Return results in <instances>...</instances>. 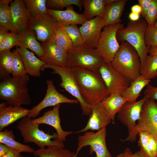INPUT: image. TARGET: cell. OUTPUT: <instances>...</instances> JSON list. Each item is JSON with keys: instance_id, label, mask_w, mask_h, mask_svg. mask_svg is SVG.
<instances>
[{"instance_id": "1", "label": "cell", "mask_w": 157, "mask_h": 157, "mask_svg": "<svg viewBox=\"0 0 157 157\" xmlns=\"http://www.w3.org/2000/svg\"><path fill=\"white\" fill-rule=\"evenodd\" d=\"M71 69L75 74L82 98L92 108L110 95L99 73L81 67Z\"/></svg>"}, {"instance_id": "2", "label": "cell", "mask_w": 157, "mask_h": 157, "mask_svg": "<svg viewBox=\"0 0 157 157\" xmlns=\"http://www.w3.org/2000/svg\"><path fill=\"white\" fill-rule=\"evenodd\" d=\"M110 64L130 82L141 75V65L139 55L127 42L121 43Z\"/></svg>"}, {"instance_id": "3", "label": "cell", "mask_w": 157, "mask_h": 157, "mask_svg": "<svg viewBox=\"0 0 157 157\" xmlns=\"http://www.w3.org/2000/svg\"><path fill=\"white\" fill-rule=\"evenodd\" d=\"M29 78L28 74L13 78H4L0 83V99L8 105H28L31 100L27 85Z\"/></svg>"}, {"instance_id": "4", "label": "cell", "mask_w": 157, "mask_h": 157, "mask_svg": "<svg viewBox=\"0 0 157 157\" xmlns=\"http://www.w3.org/2000/svg\"><path fill=\"white\" fill-rule=\"evenodd\" d=\"M148 24L144 19L136 21H129L126 27L120 29L117 32L118 42H127L132 46L138 53L141 62V71L150 47L146 46L144 35Z\"/></svg>"}, {"instance_id": "5", "label": "cell", "mask_w": 157, "mask_h": 157, "mask_svg": "<svg viewBox=\"0 0 157 157\" xmlns=\"http://www.w3.org/2000/svg\"><path fill=\"white\" fill-rule=\"evenodd\" d=\"M32 120L26 116L21 119L17 124V128L24 142L33 143L40 149L54 146L64 147L63 142L56 140L58 137L57 133L52 134L45 133L39 129V124L33 122Z\"/></svg>"}, {"instance_id": "6", "label": "cell", "mask_w": 157, "mask_h": 157, "mask_svg": "<svg viewBox=\"0 0 157 157\" xmlns=\"http://www.w3.org/2000/svg\"><path fill=\"white\" fill-rule=\"evenodd\" d=\"M67 67H79L99 73L100 67L105 62L94 48L84 45L74 47L67 51Z\"/></svg>"}, {"instance_id": "7", "label": "cell", "mask_w": 157, "mask_h": 157, "mask_svg": "<svg viewBox=\"0 0 157 157\" xmlns=\"http://www.w3.org/2000/svg\"><path fill=\"white\" fill-rule=\"evenodd\" d=\"M147 131L157 140V102L152 99H148L142 106L140 119L133 130L122 142H135L139 132Z\"/></svg>"}, {"instance_id": "8", "label": "cell", "mask_w": 157, "mask_h": 157, "mask_svg": "<svg viewBox=\"0 0 157 157\" xmlns=\"http://www.w3.org/2000/svg\"><path fill=\"white\" fill-rule=\"evenodd\" d=\"M45 68L52 69L53 71L52 73L59 75L61 80L60 86L78 100L81 106L83 115H90L92 112V108L87 104L82 98L72 69L68 67H63L44 64L42 71Z\"/></svg>"}, {"instance_id": "9", "label": "cell", "mask_w": 157, "mask_h": 157, "mask_svg": "<svg viewBox=\"0 0 157 157\" xmlns=\"http://www.w3.org/2000/svg\"><path fill=\"white\" fill-rule=\"evenodd\" d=\"M124 27L123 24L120 23L103 28L95 49L105 62L110 63L119 48L117 33L118 30Z\"/></svg>"}, {"instance_id": "10", "label": "cell", "mask_w": 157, "mask_h": 157, "mask_svg": "<svg viewBox=\"0 0 157 157\" xmlns=\"http://www.w3.org/2000/svg\"><path fill=\"white\" fill-rule=\"evenodd\" d=\"M107 131L104 128L94 133L93 131L85 132L82 135L78 137V147L74 157H76L78 153L83 147L90 146V152H94L95 157H112L108 151L106 145V138Z\"/></svg>"}, {"instance_id": "11", "label": "cell", "mask_w": 157, "mask_h": 157, "mask_svg": "<svg viewBox=\"0 0 157 157\" xmlns=\"http://www.w3.org/2000/svg\"><path fill=\"white\" fill-rule=\"evenodd\" d=\"M57 22L48 14H40L30 17L27 30L35 31L37 39L42 42L47 43L53 39Z\"/></svg>"}, {"instance_id": "12", "label": "cell", "mask_w": 157, "mask_h": 157, "mask_svg": "<svg viewBox=\"0 0 157 157\" xmlns=\"http://www.w3.org/2000/svg\"><path fill=\"white\" fill-rule=\"evenodd\" d=\"M99 72L110 95H121L130 84V82L115 70L110 63L104 62L99 68Z\"/></svg>"}, {"instance_id": "13", "label": "cell", "mask_w": 157, "mask_h": 157, "mask_svg": "<svg viewBox=\"0 0 157 157\" xmlns=\"http://www.w3.org/2000/svg\"><path fill=\"white\" fill-rule=\"evenodd\" d=\"M47 88L45 96L38 104L30 110L28 117L35 118L44 108L49 106H54L63 103L77 104V100L71 99L59 92L56 90L52 80L46 81Z\"/></svg>"}, {"instance_id": "14", "label": "cell", "mask_w": 157, "mask_h": 157, "mask_svg": "<svg viewBox=\"0 0 157 157\" xmlns=\"http://www.w3.org/2000/svg\"><path fill=\"white\" fill-rule=\"evenodd\" d=\"M106 26L103 17L97 16L87 20L79 27L83 45L95 49L100 38L101 30Z\"/></svg>"}, {"instance_id": "15", "label": "cell", "mask_w": 157, "mask_h": 157, "mask_svg": "<svg viewBox=\"0 0 157 157\" xmlns=\"http://www.w3.org/2000/svg\"><path fill=\"white\" fill-rule=\"evenodd\" d=\"M147 99L144 97L135 103L126 102L117 113V117L127 127L128 133L136 126V121L140 118L143 104Z\"/></svg>"}, {"instance_id": "16", "label": "cell", "mask_w": 157, "mask_h": 157, "mask_svg": "<svg viewBox=\"0 0 157 157\" xmlns=\"http://www.w3.org/2000/svg\"><path fill=\"white\" fill-rule=\"evenodd\" d=\"M12 24L11 32L16 34L27 30L30 15L24 0H15L10 3Z\"/></svg>"}, {"instance_id": "17", "label": "cell", "mask_w": 157, "mask_h": 157, "mask_svg": "<svg viewBox=\"0 0 157 157\" xmlns=\"http://www.w3.org/2000/svg\"><path fill=\"white\" fill-rule=\"evenodd\" d=\"M41 44L44 53L39 58L45 64L67 67V51L57 45L54 39L48 42H42Z\"/></svg>"}, {"instance_id": "18", "label": "cell", "mask_w": 157, "mask_h": 157, "mask_svg": "<svg viewBox=\"0 0 157 157\" xmlns=\"http://www.w3.org/2000/svg\"><path fill=\"white\" fill-rule=\"evenodd\" d=\"M66 8L64 10L47 8V14L54 19L59 25L61 26L74 24L82 25L88 20L83 14H79L76 12L72 5Z\"/></svg>"}, {"instance_id": "19", "label": "cell", "mask_w": 157, "mask_h": 157, "mask_svg": "<svg viewBox=\"0 0 157 157\" xmlns=\"http://www.w3.org/2000/svg\"><path fill=\"white\" fill-rule=\"evenodd\" d=\"M60 106V104H59L54 106L52 109L45 112L42 116L32 119V121L39 124H45L53 127L56 130L58 135L56 140L63 142L65 140L66 137L73 132L64 131L62 129L59 115Z\"/></svg>"}, {"instance_id": "20", "label": "cell", "mask_w": 157, "mask_h": 157, "mask_svg": "<svg viewBox=\"0 0 157 157\" xmlns=\"http://www.w3.org/2000/svg\"><path fill=\"white\" fill-rule=\"evenodd\" d=\"M30 110L20 106L0 104V132L4 128L17 120L27 116Z\"/></svg>"}, {"instance_id": "21", "label": "cell", "mask_w": 157, "mask_h": 157, "mask_svg": "<svg viewBox=\"0 0 157 157\" xmlns=\"http://www.w3.org/2000/svg\"><path fill=\"white\" fill-rule=\"evenodd\" d=\"M89 116L85 127L76 133L83 132L89 130L98 131L112 122L106 110L100 103L92 108V112Z\"/></svg>"}, {"instance_id": "22", "label": "cell", "mask_w": 157, "mask_h": 157, "mask_svg": "<svg viewBox=\"0 0 157 157\" xmlns=\"http://www.w3.org/2000/svg\"><path fill=\"white\" fill-rule=\"evenodd\" d=\"M16 48L21 55L27 73L33 77L40 76L41 71H42L45 63L27 49L22 47Z\"/></svg>"}, {"instance_id": "23", "label": "cell", "mask_w": 157, "mask_h": 157, "mask_svg": "<svg viewBox=\"0 0 157 157\" xmlns=\"http://www.w3.org/2000/svg\"><path fill=\"white\" fill-rule=\"evenodd\" d=\"M127 1L114 0L105 6L103 18L106 26L121 23V17Z\"/></svg>"}, {"instance_id": "24", "label": "cell", "mask_w": 157, "mask_h": 157, "mask_svg": "<svg viewBox=\"0 0 157 157\" xmlns=\"http://www.w3.org/2000/svg\"><path fill=\"white\" fill-rule=\"evenodd\" d=\"M127 100L121 94L114 93L110 95L101 103L105 108L112 120V123L115 124V117L118 113L123 104Z\"/></svg>"}, {"instance_id": "25", "label": "cell", "mask_w": 157, "mask_h": 157, "mask_svg": "<svg viewBox=\"0 0 157 157\" xmlns=\"http://www.w3.org/2000/svg\"><path fill=\"white\" fill-rule=\"evenodd\" d=\"M35 32L27 30L17 34L21 47L30 49L39 58L44 55V51L41 44L37 41Z\"/></svg>"}, {"instance_id": "26", "label": "cell", "mask_w": 157, "mask_h": 157, "mask_svg": "<svg viewBox=\"0 0 157 157\" xmlns=\"http://www.w3.org/2000/svg\"><path fill=\"white\" fill-rule=\"evenodd\" d=\"M138 146L146 157H157V140L146 131L138 134Z\"/></svg>"}, {"instance_id": "27", "label": "cell", "mask_w": 157, "mask_h": 157, "mask_svg": "<svg viewBox=\"0 0 157 157\" xmlns=\"http://www.w3.org/2000/svg\"><path fill=\"white\" fill-rule=\"evenodd\" d=\"M151 80L144 78L141 75L131 82L129 86L121 95L131 103L137 101L138 97L141 95L140 93L143 89L149 83Z\"/></svg>"}, {"instance_id": "28", "label": "cell", "mask_w": 157, "mask_h": 157, "mask_svg": "<svg viewBox=\"0 0 157 157\" xmlns=\"http://www.w3.org/2000/svg\"><path fill=\"white\" fill-rule=\"evenodd\" d=\"M84 9L83 14L88 20L95 16L103 17L106 6L105 0H82Z\"/></svg>"}, {"instance_id": "29", "label": "cell", "mask_w": 157, "mask_h": 157, "mask_svg": "<svg viewBox=\"0 0 157 157\" xmlns=\"http://www.w3.org/2000/svg\"><path fill=\"white\" fill-rule=\"evenodd\" d=\"M15 138L13 130L5 129L0 132V143L5 144L20 153H33L35 151L29 146L21 143L15 140Z\"/></svg>"}, {"instance_id": "30", "label": "cell", "mask_w": 157, "mask_h": 157, "mask_svg": "<svg viewBox=\"0 0 157 157\" xmlns=\"http://www.w3.org/2000/svg\"><path fill=\"white\" fill-rule=\"evenodd\" d=\"M33 153L35 156L38 157H74L75 154L64 147L57 146L39 149Z\"/></svg>"}, {"instance_id": "31", "label": "cell", "mask_w": 157, "mask_h": 157, "mask_svg": "<svg viewBox=\"0 0 157 157\" xmlns=\"http://www.w3.org/2000/svg\"><path fill=\"white\" fill-rule=\"evenodd\" d=\"M13 53L10 50L0 51V78L1 81L4 78L11 77Z\"/></svg>"}, {"instance_id": "32", "label": "cell", "mask_w": 157, "mask_h": 157, "mask_svg": "<svg viewBox=\"0 0 157 157\" xmlns=\"http://www.w3.org/2000/svg\"><path fill=\"white\" fill-rule=\"evenodd\" d=\"M13 0H0V26H2L11 31L12 18L9 4Z\"/></svg>"}, {"instance_id": "33", "label": "cell", "mask_w": 157, "mask_h": 157, "mask_svg": "<svg viewBox=\"0 0 157 157\" xmlns=\"http://www.w3.org/2000/svg\"><path fill=\"white\" fill-rule=\"evenodd\" d=\"M141 75L145 79L150 80L157 76V56L147 55Z\"/></svg>"}, {"instance_id": "34", "label": "cell", "mask_w": 157, "mask_h": 157, "mask_svg": "<svg viewBox=\"0 0 157 157\" xmlns=\"http://www.w3.org/2000/svg\"><path fill=\"white\" fill-rule=\"evenodd\" d=\"M53 39L57 45L67 51L74 48L72 42L63 26H58Z\"/></svg>"}, {"instance_id": "35", "label": "cell", "mask_w": 157, "mask_h": 157, "mask_svg": "<svg viewBox=\"0 0 157 157\" xmlns=\"http://www.w3.org/2000/svg\"><path fill=\"white\" fill-rule=\"evenodd\" d=\"M13 60L12 75L16 78L25 75L27 73L21 55L16 48L12 52Z\"/></svg>"}, {"instance_id": "36", "label": "cell", "mask_w": 157, "mask_h": 157, "mask_svg": "<svg viewBox=\"0 0 157 157\" xmlns=\"http://www.w3.org/2000/svg\"><path fill=\"white\" fill-rule=\"evenodd\" d=\"M72 5L77 6L81 11L83 6L82 0H47V8L62 10L64 8Z\"/></svg>"}, {"instance_id": "37", "label": "cell", "mask_w": 157, "mask_h": 157, "mask_svg": "<svg viewBox=\"0 0 157 157\" xmlns=\"http://www.w3.org/2000/svg\"><path fill=\"white\" fill-rule=\"evenodd\" d=\"M28 7L30 16L33 17L40 14H47V0H25Z\"/></svg>"}, {"instance_id": "38", "label": "cell", "mask_w": 157, "mask_h": 157, "mask_svg": "<svg viewBox=\"0 0 157 157\" xmlns=\"http://www.w3.org/2000/svg\"><path fill=\"white\" fill-rule=\"evenodd\" d=\"M63 26L72 41L74 47L83 45L82 38L77 24Z\"/></svg>"}, {"instance_id": "39", "label": "cell", "mask_w": 157, "mask_h": 157, "mask_svg": "<svg viewBox=\"0 0 157 157\" xmlns=\"http://www.w3.org/2000/svg\"><path fill=\"white\" fill-rule=\"evenodd\" d=\"M15 46L20 47L21 44L17 38V34L11 32L8 34L0 44V51L5 50H10Z\"/></svg>"}, {"instance_id": "40", "label": "cell", "mask_w": 157, "mask_h": 157, "mask_svg": "<svg viewBox=\"0 0 157 157\" xmlns=\"http://www.w3.org/2000/svg\"><path fill=\"white\" fill-rule=\"evenodd\" d=\"M144 19L148 27H153L157 20V0H151Z\"/></svg>"}, {"instance_id": "41", "label": "cell", "mask_w": 157, "mask_h": 157, "mask_svg": "<svg viewBox=\"0 0 157 157\" xmlns=\"http://www.w3.org/2000/svg\"><path fill=\"white\" fill-rule=\"evenodd\" d=\"M144 41L147 47L157 45V27L147 26L145 33Z\"/></svg>"}, {"instance_id": "42", "label": "cell", "mask_w": 157, "mask_h": 157, "mask_svg": "<svg viewBox=\"0 0 157 157\" xmlns=\"http://www.w3.org/2000/svg\"><path fill=\"white\" fill-rule=\"evenodd\" d=\"M144 91V97L148 99L157 100V87L154 86L149 83L146 86Z\"/></svg>"}, {"instance_id": "43", "label": "cell", "mask_w": 157, "mask_h": 157, "mask_svg": "<svg viewBox=\"0 0 157 157\" xmlns=\"http://www.w3.org/2000/svg\"><path fill=\"white\" fill-rule=\"evenodd\" d=\"M123 157H146L140 149L137 152L133 153L130 148H126L123 153Z\"/></svg>"}, {"instance_id": "44", "label": "cell", "mask_w": 157, "mask_h": 157, "mask_svg": "<svg viewBox=\"0 0 157 157\" xmlns=\"http://www.w3.org/2000/svg\"><path fill=\"white\" fill-rule=\"evenodd\" d=\"M151 0H138L139 5L142 9V15L143 17H145L151 4Z\"/></svg>"}, {"instance_id": "45", "label": "cell", "mask_w": 157, "mask_h": 157, "mask_svg": "<svg viewBox=\"0 0 157 157\" xmlns=\"http://www.w3.org/2000/svg\"><path fill=\"white\" fill-rule=\"evenodd\" d=\"M20 153L18 150L11 148L4 155L1 157H19L21 155Z\"/></svg>"}, {"instance_id": "46", "label": "cell", "mask_w": 157, "mask_h": 157, "mask_svg": "<svg viewBox=\"0 0 157 157\" xmlns=\"http://www.w3.org/2000/svg\"><path fill=\"white\" fill-rule=\"evenodd\" d=\"M9 31L7 28L2 26H0V44L9 33Z\"/></svg>"}, {"instance_id": "47", "label": "cell", "mask_w": 157, "mask_h": 157, "mask_svg": "<svg viewBox=\"0 0 157 157\" xmlns=\"http://www.w3.org/2000/svg\"><path fill=\"white\" fill-rule=\"evenodd\" d=\"M11 148L5 144L0 143V157L4 155Z\"/></svg>"}, {"instance_id": "48", "label": "cell", "mask_w": 157, "mask_h": 157, "mask_svg": "<svg viewBox=\"0 0 157 157\" xmlns=\"http://www.w3.org/2000/svg\"><path fill=\"white\" fill-rule=\"evenodd\" d=\"M131 10L132 12L140 15L142 13V9L139 4H136L132 6Z\"/></svg>"}, {"instance_id": "49", "label": "cell", "mask_w": 157, "mask_h": 157, "mask_svg": "<svg viewBox=\"0 0 157 157\" xmlns=\"http://www.w3.org/2000/svg\"><path fill=\"white\" fill-rule=\"evenodd\" d=\"M129 17L131 21H136L139 20L140 15L131 12L129 14Z\"/></svg>"}, {"instance_id": "50", "label": "cell", "mask_w": 157, "mask_h": 157, "mask_svg": "<svg viewBox=\"0 0 157 157\" xmlns=\"http://www.w3.org/2000/svg\"><path fill=\"white\" fill-rule=\"evenodd\" d=\"M148 53L150 55L157 56V45L151 47L149 49Z\"/></svg>"}, {"instance_id": "51", "label": "cell", "mask_w": 157, "mask_h": 157, "mask_svg": "<svg viewBox=\"0 0 157 157\" xmlns=\"http://www.w3.org/2000/svg\"><path fill=\"white\" fill-rule=\"evenodd\" d=\"M116 157H123V153H121L119 154Z\"/></svg>"}, {"instance_id": "52", "label": "cell", "mask_w": 157, "mask_h": 157, "mask_svg": "<svg viewBox=\"0 0 157 157\" xmlns=\"http://www.w3.org/2000/svg\"><path fill=\"white\" fill-rule=\"evenodd\" d=\"M155 27H157V20L154 26Z\"/></svg>"}, {"instance_id": "53", "label": "cell", "mask_w": 157, "mask_h": 157, "mask_svg": "<svg viewBox=\"0 0 157 157\" xmlns=\"http://www.w3.org/2000/svg\"><path fill=\"white\" fill-rule=\"evenodd\" d=\"M19 157H24L21 155Z\"/></svg>"}]
</instances>
